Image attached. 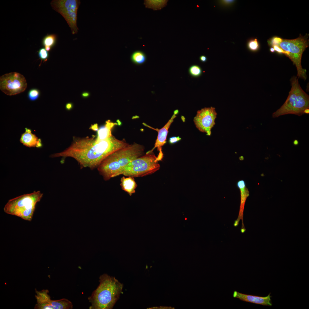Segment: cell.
Returning <instances> with one entry per match:
<instances>
[{"instance_id": "obj_1", "label": "cell", "mask_w": 309, "mask_h": 309, "mask_svg": "<svg viewBox=\"0 0 309 309\" xmlns=\"http://www.w3.org/2000/svg\"><path fill=\"white\" fill-rule=\"evenodd\" d=\"M129 144L124 140H118L113 135L99 142L94 137H74L68 148L61 152L52 154L50 157H71L77 161L81 169L88 167L93 169L110 154Z\"/></svg>"}, {"instance_id": "obj_2", "label": "cell", "mask_w": 309, "mask_h": 309, "mask_svg": "<svg viewBox=\"0 0 309 309\" xmlns=\"http://www.w3.org/2000/svg\"><path fill=\"white\" fill-rule=\"evenodd\" d=\"M144 147L134 143L110 154L97 168L106 181L118 176V174L130 162L143 155Z\"/></svg>"}, {"instance_id": "obj_3", "label": "cell", "mask_w": 309, "mask_h": 309, "mask_svg": "<svg viewBox=\"0 0 309 309\" xmlns=\"http://www.w3.org/2000/svg\"><path fill=\"white\" fill-rule=\"evenodd\" d=\"M100 284L88 298L90 309H111L122 292V284L113 276L104 274L99 277Z\"/></svg>"}, {"instance_id": "obj_4", "label": "cell", "mask_w": 309, "mask_h": 309, "mask_svg": "<svg viewBox=\"0 0 309 309\" xmlns=\"http://www.w3.org/2000/svg\"><path fill=\"white\" fill-rule=\"evenodd\" d=\"M308 35L304 36L300 35L295 39H288L275 37L269 40L268 43L271 46L277 45L284 52V54L292 61L296 68L297 76L305 80L307 78L306 70L303 69L301 64L302 54L308 46Z\"/></svg>"}, {"instance_id": "obj_5", "label": "cell", "mask_w": 309, "mask_h": 309, "mask_svg": "<svg viewBox=\"0 0 309 309\" xmlns=\"http://www.w3.org/2000/svg\"><path fill=\"white\" fill-rule=\"evenodd\" d=\"M298 77L293 76L290 80L291 88L286 101L280 108L272 114L273 118L288 114L301 116L305 109L309 107V96L302 88Z\"/></svg>"}, {"instance_id": "obj_6", "label": "cell", "mask_w": 309, "mask_h": 309, "mask_svg": "<svg viewBox=\"0 0 309 309\" xmlns=\"http://www.w3.org/2000/svg\"><path fill=\"white\" fill-rule=\"evenodd\" d=\"M43 193L39 191L23 194L9 200L3 208L5 213L31 221L37 203L40 201Z\"/></svg>"}, {"instance_id": "obj_7", "label": "cell", "mask_w": 309, "mask_h": 309, "mask_svg": "<svg viewBox=\"0 0 309 309\" xmlns=\"http://www.w3.org/2000/svg\"><path fill=\"white\" fill-rule=\"evenodd\" d=\"M157 157L151 150L144 155L130 162L118 175L133 177H143L154 173L159 169L160 166Z\"/></svg>"}, {"instance_id": "obj_8", "label": "cell", "mask_w": 309, "mask_h": 309, "mask_svg": "<svg viewBox=\"0 0 309 309\" xmlns=\"http://www.w3.org/2000/svg\"><path fill=\"white\" fill-rule=\"evenodd\" d=\"M80 4L79 0H53L51 3L52 8L64 18L70 28L72 33H77V11Z\"/></svg>"}, {"instance_id": "obj_9", "label": "cell", "mask_w": 309, "mask_h": 309, "mask_svg": "<svg viewBox=\"0 0 309 309\" xmlns=\"http://www.w3.org/2000/svg\"><path fill=\"white\" fill-rule=\"evenodd\" d=\"M27 86L26 80L21 74L16 72L4 74L0 78V89L5 94L14 95L24 91Z\"/></svg>"}, {"instance_id": "obj_10", "label": "cell", "mask_w": 309, "mask_h": 309, "mask_svg": "<svg viewBox=\"0 0 309 309\" xmlns=\"http://www.w3.org/2000/svg\"><path fill=\"white\" fill-rule=\"evenodd\" d=\"M36 294L35 297L37 303L35 309H71L73 308L72 303L68 300L62 298L58 300H53L48 294V290H43L41 291L35 289Z\"/></svg>"}, {"instance_id": "obj_11", "label": "cell", "mask_w": 309, "mask_h": 309, "mask_svg": "<svg viewBox=\"0 0 309 309\" xmlns=\"http://www.w3.org/2000/svg\"><path fill=\"white\" fill-rule=\"evenodd\" d=\"M217 115L214 107H205L198 110L193 119L194 124L200 132L208 136L211 134V130L215 124Z\"/></svg>"}, {"instance_id": "obj_12", "label": "cell", "mask_w": 309, "mask_h": 309, "mask_svg": "<svg viewBox=\"0 0 309 309\" xmlns=\"http://www.w3.org/2000/svg\"><path fill=\"white\" fill-rule=\"evenodd\" d=\"M179 112L178 110H175L174 111L173 114L170 119L160 129H154L145 123L143 124L145 126L155 130L158 132L157 136L155 141L154 147L151 150V151H153L155 148H157V150L159 151V153L156 159L157 161L158 162L159 161L162 160L163 158V154L162 151V147L166 142L169 129L173 122L174 120L177 117V115L178 114Z\"/></svg>"}, {"instance_id": "obj_13", "label": "cell", "mask_w": 309, "mask_h": 309, "mask_svg": "<svg viewBox=\"0 0 309 309\" xmlns=\"http://www.w3.org/2000/svg\"><path fill=\"white\" fill-rule=\"evenodd\" d=\"M233 296L247 302L268 306H272V304L270 294L266 296L262 297L244 294L235 291Z\"/></svg>"}, {"instance_id": "obj_14", "label": "cell", "mask_w": 309, "mask_h": 309, "mask_svg": "<svg viewBox=\"0 0 309 309\" xmlns=\"http://www.w3.org/2000/svg\"><path fill=\"white\" fill-rule=\"evenodd\" d=\"M237 186L240 190L241 193V204L239 212L237 219L235 221L234 226L237 227L241 220L242 221V226L241 229H245L243 222V210L247 198L249 195V192L246 187L245 183L244 181L241 180L239 181L237 183Z\"/></svg>"}, {"instance_id": "obj_15", "label": "cell", "mask_w": 309, "mask_h": 309, "mask_svg": "<svg viewBox=\"0 0 309 309\" xmlns=\"http://www.w3.org/2000/svg\"><path fill=\"white\" fill-rule=\"evenodd\" d=\"M25 130V132L21 135L20 142L23 145L29 147H41L42 144L41 139L32 133L31 130L30 129L26 128Z\"/></svg>"}, {"instance_id": "obj_16", "label": "cell", "mask_w": 309, "mask_h": 309, "mask_svg": "<svg viewBox=\"0 0 309 309\" xmlns=\"http://www.w3.org/2000/svg\"><path fill=\"white\" fill-rule=\"evenodd\" d=\"M120 186L122 189L131 196L135 192L137 186L134 177H122L120 179Z\"/></svg>"}, {"instance_id": "obj_17", "label": "cell", "mask_w": 309, "mask_h": 309, "mask_svg": "<svg viewBox=\"0 0 309 309\" xmlns=\"http://www.w3.org/2000/svg\"><path fill=\"white\" fill-rule=\"evenodd\" d=\"M114 125V123L110 120L106 121L104 126L98 130V135L96 138L97 142L106 140L112 135L111 130Z\"/></svg>"}, {"instance_id": "obj_18", "label": "cell", "mask_w": 309, "mask_h": 309, "mask_svg": "<svg viewBox=\"0 0 309 309\" xmlns=\"http://www.w3.org/2000/svg\"><path fill=\"white\" fill-rule=\"evenodd\" d=\"M132 62L136 65H141L144 63L146 60L145 53L140 50H136L133 52L130 56Z\"/></svg>"}, {"instance_id": "obj_19", "label": "cell", "mask_w": 309, "mask_h": 309, "mask_svg": "<svg viewBox=\"0 0 309 309\" xmlns=\"http://www.w3.org/2000/svg\"><path fill=\"white\" fill-rule=\"evenodd\" d=\"M57 36L54 34L47 35L43 39L42 45L44 47H49L52 48L56 44Z\"/></svg>"}, {"instance_id": "obj_20", "label": "cell", "mask_w": 309, "mask_h": 309, "mask_svg": "<svg viewBox=\"0 0 309 309\" xmlns=\"http://www.w3.org/2000/svg\"><path fill=\"white\" fill-rule=\"evenodd\" d=\"M248 49L252 52H256L259 49V43L257 39H251L247 43Z\"/></svg>"}, {"instance_id": "obj_21", "label": "cell", "mask_w": 309, "mask_h": 309, "mask_svg": "<svg viewBox=\"0 0 309 309\" xmlns=\"http://www.w3.org/2000/svg\"><path fill=\"white\" fill-rule=\"evenodd\" d=\"M189 71L191 75L195 77L200 76L202 73V70L201 67L195 65H192L190 67Z\"/></svg>"}, {"instance_id": "obj_22", "label": "cell", "mask_w": 309, "mask_h": 309, "mask_svg": "<svg viewBox=\"0 0 309 309\" xmlns=\"http://www.w3.org/2000/svg\"><path fill=\"white\" fill-rule=\"evenodd\" d=\"M40 94V92L38 89L37 88H32L30 89L28 92V98L31 101H35L39 98Z\"/></svg>"}, {"instance_id": "obj_23", "label": "cell", "mask_w": 309, "mask_h": 309, "mask_svg": "<svg viewBox=\"0 0 309 309\" xmlns=\"http://www.w3.org/2000/svg\"><path fill=\"white\" fill-rule=\"evenodd\" d=\"M38 53L39 57L41 60V62L43 61L44 62L47 61L49 55L48 52L45 49V48L42 47L40 48L38 51Z\"/></svg>"}, {"instance_id": "obj_24", "label": "cell", "mask_w": 309, "mask_h": 309, "mask_svg": "<svg viewBox=\"0 0 309 309\" xmlns=\"http://www.w3.org/2000/svg\"><path fill=\"white\" fill-rule=\"evenodd\" d=\"M181 138L179 136H173L169 138V142L170 144H175L180 140Z\"/></svg>"}, {"instance_id": "obj_25", "label": "cell", "mask_w": 309, "mask_h": 309, "mask_svg": "<svg viewBox=\"0 0 309 309\" xmlns=\"http://www.w3.org/2000/svg\"><path fill=\"white\" fill-rule=\"evenodd\" d=\"M235 1L234 0H222L221 1V3L225 5H232Z\"/></svg>"}, {"instance_id": "obj_26", "label": "cell", "mask_w": 309, "mask_h": 309, "mask_svg": "<svg viewBox=\"0 0 309 309\" xmlns=\"http://www.w3.org/2000/svg\"><path fill=\"white\" fill-rule=\"evenodd\" d=\"M275 51H276L279 54H284V51L280 48L277 45H274L272 46Z\"/></svg>"}, {"instance_id": "obj_27", "label": "cell", "mask_w": 309, "mask_h": 309, "mask_svg": "<svg viewBox=\"0 0 309 309\" xmlns=\"http://www.w3.org/2000/svg\"><path fill=\"white\" fill-rule=\"evenodd\" d=\"M199 59L201 62H205L207 61V58L205 56L202 55L200 57Z\"/></svg>"}, {"instance_id": "obj_28", "label": "cell", "mask_w": 309, "mask_h": 309, "mask_svg": "<svg viewBox=\"0 0 309 309\" xmlns=\"http://www.w3.org/2000/svg\"><path fill=\"white\" fill-rule=\"evenodd\" d=\"M82 95L83 97L86 98L89 96L90 95V93L88 92H84L82 93Z\"/></svg>"}, {"instance_id": "obj_29", "label": "cell", "mask_w": 309, "mask_h": 309, "mask_svg": "<svg viewBox=\"0 0 309 309\" xmlns=\"http://www.w3.org/2000/svg\"><path fill=\"white\" fill-rule=\"evenodd\" d=\"M72 107V104L70 103L67 104L66 105V108L68 110H70Z\"/></svg>"}, {"instance_id": "obj_30", "label": "cell", "mask_w": 309, "mask_h": 309, "mask_svg": "<svg viewBox=\"0 0 309 309\" xmlns=\"http://www.w3.org/2000/svg\"><path fill=\"white\" fill-rule=\"evenodd\" d=\"M304 114H308L309 113V109L307 108L305 109L303 112Z\"/></svg>"}, {"instance_id": "obj_31", "label": "cell", "mask_w": 309, "mask_h": 309, "mask_svg": "<svg viewBox=\"0 0 309 309\" xmlns=\"http://www.w3.org/2000/svg\"><path fill=\"white\" fill-rule=\"evenodd\" d=\"M293 143L294 145H297L298 144L299 142L296 139L294 141Z\"/></svg>"}, {"instance_id": "obj_32", "label": "cell", "mask_w": 309, "mask_h": 309, "mask_svg": "<svg viewBox=\"0 0 309 309\" xmlns=\"http://www.w3.org/2000/svg\"><path fill=\"white\" fill-rule=\"evenodd\" d=\"M270 51L271 52H275V50H274V49L273 47H271L270 48Z\"/></svg>"}]
</instances>
